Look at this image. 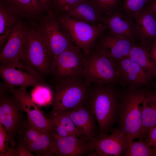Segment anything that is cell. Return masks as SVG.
<instances>
[{
  "instance_id": "1",
  "label": "cell",
  "mask_w": 156,
  "mask_h": 156,
  "mask_svg": "<svg viewBox=\"0 0 156 156\" xmlns=\"http://www.w3.org/2000/svg\"><path fill=\"white\" fill-rule=\"evenodd\" d=\"M91 87L86 103L96 118L98 126L97 136L111 132L117 122V108L122 88L116 85L96 83Z\"/></svg>"
},
{
  "instance_id": "2",
  "label": "cell",
  "mask_w": 156,
  "mask_h": 156,
  "mask_svg": "<svg viewBox=\"0 0 156 156\" xmlns=\"http://www.w3.org/2000/svg\"><path fill=\"white\" fill-rule=\"evenodd\" d=\"M149 88H122L117 108V128L133 140L140 139L142 130L141 104Z\"/></svg>"
},
{
  "instance_id": "3",
  "label": "cell",
  "mask_w": 156,
  "mask_h": 156,
  "mask_svg": "<svg viewBox=\"0 0 156 156\" xmlns=\"http://www.w3.org/2000/svg\"><path fill=\"white\" fill-rule=\"evenodd\" d=\"M56 82L51 88L53 108L49 113L57 114L86 103L91 86L83 78L66 79Z\"/></svg>"
},
{
  "instance_id": "4",
  "label": "cell",
  "mask_w": 156,
  "mask_h": 156,
  "mask_svg": "<svg viewBox=\"0 0 156 156\" xmlns=\"http://www.w3.org/2000/svg\"><path fill=\"white\" fill-rule=\"evenodd\" d=\"M37 30L53 61L74 44L68 31L50 10L35 21Z\"/></svg>"
},
{
  "instance_id": "5",
  "label": "cell",
  "mask_w": 156,
  "mask_h": 156,
  "mask_svg": "<svg viewBox=\"0 0 156 156\" xmlns=\"http://www.w3.org/2000/svg\"><path fill=\"white\" fill-rule=\"evenodd\" d=\"M24 110L8 90L1 83L0 88V122L7 132L9 144L15 150V138L27 120Z\"/></svg>"
},
{
  "instance_id": "6",
  "label": "cell",
  "mask_w": 156,
  "mask_h": 156,
  "mask_svg": "<svg viewBox=\"0 0 156 156\" xmlns=\"http://www.w3.org/2000/svg\"><path fill=\"white\" fill-rule=\"evenodd\" d=\"M52 12L67 30L73 43L86 55L88 54L93 50L98 38L107 29L102 24L93 25L75 20L64 12Z\"/></svg>"
},
{
  "instance_id": "7",
  "label": "cell",
  "mask_w": 156,
  "mask_h": 156,
  "mask_svg": "<svg viewBox=\"0 0 156 156\" xmlns=\"http://www.w3.org/2000/svg\"><path fill=\"white\" fill-rule=\"evenodd\" d=\"M82 78L89 84H119L114 61L94 49L85 55Z\"/></svg>"
},
{
  "instance_id": "8",
  "label": "cell",
  "mask_w": 156,
  "mask_h": 156,
  "mask_svg": "<svg viewBox=\"0 0 156 156\" xmlns=\"http://www.w3.org/2000/svg\"><path fill=\"white\" fill-rule=\"evenodd\" d=\"M1 63L0 76L3 85L8 89L47 84L42 76L24 63L5 61Z\"/></svg>"
},
{
  "instance_id": "9",
  "label": "cell",
  "mask_w": 156,
  "mask_h": 156,
  "mask_svg": "<svg viewBox=\"0 0 156 156\" xmlns=\"http://www.w3.org/2000/svg\"><path fill=\"white\" fill-rule=\"evenodd\" d=\"M29 21L27 49L21 62L28 65L43 77L51 73L52 60L37 30L35 21Z\"/></svg>"
},
{
  "instance_id": "10",
  "label": "cell",
  "mask_w": 156,
  "mask_h": 156,
  "mask_svg": "<svg viewBox=\"0 0 156 156\" xmlns=\"http://www.w3.org/2000/svg\"><path fill=\"white\" fill-rule=\"evenodd\" d=\"M85 54L75 44L57 56L52 62V73L56 81L82 78Z\"/></svg>"
},
{
  "instance_id": "11",
  "label": "cell",
  "mask_w": 156,
  "mask_h": 156,
  "mask_svg": "<svg viewBox=\"0 0 156 156\" xmlns=\"http://www.w3.org/2000/svg\"><path fill=\"white\" fill-rule=\"evenodd\" d=\"M114 62L120 85L131 89L156 87L154 78L128 57Z\"/></svg>"
},
{
  "instance_id": "12",
  "label": "cell",
  "mask_w": 156,
  "mask_h": 156,
  "mask_svg": "<svg viewBox=\"0 0 156 156\" xmlns=\"http://www.w3.org/2000/svg\"><path fill=\"white\" fill-rule=\"evenodd\" d=\"M134 42L120 35L112 34L106 29L98 38L94 49L113 61L128 57Z\"/></svg>"
},
{
  "instance_id": "13",
  "label": "cell",
  "mask_w": 156,
  "mask_h": 156,
  "mask_svg": "<svg viewBox=\"0 0 156 156\" xmlns=\"http://www.w3.org/2000/svg\"><path fill=\"white\" fill-rule=\"evenodd\" d=\"M22 19L6 42L0 54V61H21L28 46L29 21Z\"/></svg>"
},
{
  "instance_id": "14",
  "label": "cell",
  "mask_w": 156,
  "mask_h": 156,
  "mask_svg": "<svg viewBox=\"0 0 156 156\" xmlns=\"http://www.w3.org/2000/svg\"><path fill=\"white\" fill-rule=\"evenodd\" d=\"M110 133L97 136L91 140L94 150L99 156H122L132 139L117 127Z\"/></svg>"
},
{
  "instance_id": "15",
  "label": "cell",
  "mask_w": 156,
  "mask_h": 156,
  "mask_svg": "<svg viewBox=\"0 0 156 156\" xmlns=\"http://www.w3.org/2000/svg\"><path fill=\"white\" fill-rule=\"evenodd\" d=\"M51 131L53 138L54 156H90L95 151L91 141L83 136L62 137Z\"/></svg>"
},
{
  "instance_id": "16",
  "label": "cell",
  "mask_w": 156,
  "mask_h": 156,
  "mask_svg": "<svg viewBox=\"0 0 156 156\" xmlns=\"http://www.w3.org/2000/svg\"><path fill=\"white\" fill-rule=\"evenodd\" d=\"M27 114L28 120L33 126L44 132H50V122L36 106L29 95L26 88L19 87L8 89Z\"/></svg>"
},
{
  "instance_id": "17",
  "label": "cell",
  "mask_w": 156,
  "mask_h": 156,
  "mask_svg": "<svg viewBox=\"0 0 156 156\" xmlns=\"http://www.w3.org/2000/svg\"><path fill=\"white\" fill-rule=\"evenodd\" d=\"M100 21L111 34L123 36L134 42L138 40L134 20L120 8L106 16L101 17Z\"/></svg>"
},
{
  "instance_id": "18",
  "label": "cell",
  "mask_w": 156,
  "mask_h": 156,
  "mask_svg": "<svg viewBox=\"0 0 156 156\" xmlns=\"http://www.w3.org/2000/svg\"><path fill=\"white\" fill-rule=\"evenodd\" d=\"M66 111L83 136L91 141L97 135L98 126L96 118L86 103Z\"/></svg>"
},
{
  "instance_id": "19",
  "label": "cell",
  "mask_w": 156,
  "mask_h": 156,
  "mask_svg": "<svg viewBox=\"0 0 156 156\" xmlns=\"http://www.w3.org/2000/svg\"><path fill=\"white\" fill-rule=\"evenodd\" d=\"M134 20L140 43L149 47L156 42V16L148 4Z\"/></svg>"
},
{
  "instance_id": "20",
  "label": "cell",
  "mask_w": 156,
  "mask_h": 156,
  "mask_svg": "<svg viewBox=\"0 0 156 156\" xmlns=\"http://www.w3.org/2000/svg\"><path fill=\"white\" fill-rule=\"evenodd\" d=\"M142 130L140 139L146 140L149 130L156 126V87L151 88L141 104Z\"/></svg>"
},
{
  "instance_id": "21",
  "label": "cell",
  "mask_w": 156,
  "mask_h": 156,
  "mask_svg": "<svg viewBox=\"0 0 156 156\" xmlns=\"http://www.w3.org/2000/svg\"><path fill=\"white\" fill-rule=\"evenodd\" d=\"M22 19L11 7L0 0V50Z\"/></svg>"
},
{
  "instance_id": "22",
  "label": "cell",
  "mask_w": 156,
  "mask_h": 156,
  "mask_svg": "<svg viewBox=\"0 0 156 156\" xmlns=\"http://www.w3.org/2000/svg\"><path fill=\"white\" fill-rule=\"evenodd\" d=\"M63 12L77 21L93 25L101 24V17L89 0H84Z\"/></svg>"
},
{
  "instance_id": "23",
  "label": "cell",
  "mask_w": 156,
  "mask_h": 156,
  "mask_svg": "<svg viewBox=\"0 0 156 156\" xmlns=\"http://www.w3.org/2000/svg\"><path fill=\"white\" fill-rule=\"evenodd\" d=\"M128 57L154 78H156V66L150 58L149 47L134 42Z\"/></svg>"
},
{
  "instance_id": "24",
  "label": "cell",
  "mask_w": 156,
  "mask_h": 156,
  "mask_svg": "<svg viewBox=\"0 0 156 156\" xmlns=\"http://www.w3.org/2000/svg\"><path fill=\"white\" fill-rule=\"evenodd\" d=\"M9 5L23 18L36 21L45 13L40 10L32 0H0Z\"/></svg>"
},
{
  "instance_id": "25",
  "label": "cell",
  "mask_w": 156,
  "mask_h": 156,
  "mask_svg": "<svg viewBox=\"0 0 156 156\" xmlns=\"http://www.w3.org/2000/svg\"><path fill=\"white\" fill-rule=\"evenodd\" d=\"M27 145L31 152L38 156H54L53 138L51 131L42 133L38 140Z\"/></svg>"
},
{
  "instance_id": "26",
  "label": "cell",
  "mask_w": 156,
  "mask_h": 156,
  "mask_svg": "<svg viewBox=\"0 0 156 156\" xmlns=\"http://www.w3.org/2000/svg\"><path fill=\"white\" fill-rule=\"evenodd\" d=\"M124 156H153V148L148 142L139 139L136 141L132 140Z\"/></svg>"
},
{
  "instance_id": "27",
  "label": "cell",
  "mask_w": 156,
  "mask_h": 156,
  "mask_svg": "<svg viewBox=\"0 0 156 156\" xmlns=\"http://www.w3.org/2000/svg\"><path fill=\"white\" fill-rule=\"evenodd\" d=\"M31 95L32 100L39 105L43 106L51 104L52 89L47 84L35 87Z\"/></svg>"
},
{
  "instance_id": "28",
  "label": "cell",
  "mask_w": 156,
  "mask_h": 156,
  "mask_svg": "<svg viewBox=\"0 0 156 156\" xmlns=\"http://www.w3.org/2000/svg\"><path fill=\"white\" fill-rule=\"evenodd\" d=\"M45 116L47 118L53 119L63 125L71 135L77 137L83 136L77 130L66 110L55 114L49 113Z\"/></svg>"
},
{
  "instance_id": "29",
  "label": "cell",
  "mask_w": 156,
  "mask_h": 156,
  "mask_svg": "<svg viewBox=\"0 0 156 156\" xmlns=\"http://www.w3.org/2000/svg\"><path fill=\"white\" fill-rule=\"evenodd\" d=\"M101 17L106 16L120 8V0H89Z\"/></svg>"
},
{
  "instance_id": "30",
  "label": "cell",
  "mask_w": 156,
  "mask_h": 156,
  "mask_svg": "<svg viewBox=\"0 0 156 156\" xmlns=\"http://www.w3.org/2000/svg\"><path fill=\"white\" fill-rule=\"evenodd\" d=\"M151 0H123L120 8L134 20Z\"/></svg>"
},
{
  "instance_id": "31",
  "label": "cell",
  "mask_w": 156,
  "mask_h": 156,
  "mask_svg": "<svg viewBox=\"0 0 156 156\" xmlns=\"http://www.w3.org/2000/svg\"><path fill=\"white\" fill-rule=\"evenodd\" d=\"M43 132L33 126L27 120L17 135L27 145L38 140Z\"/></svg>"
},
{
  "instance_id": "32",
  "label": "cell",
  "mask_w": 156,
  "mask_h": 156,
  "mask_svg": "<svg viewBox=\"0 0 156 156\" xmlns=\"http://www.w3.org/2000/svg\"><path fill=\"white\" fill-rule=\"evenodd\" d=\"M8 137L2 124L0 122V156H15V150L9 146Z\"/></svg>"
},
{
  "instance_id": "33",
  "label": "cell",
  "mask_w": 156,
  "mask_h": 156,
  "mask_svg": "<svg viewBox=\"0 0 156 156\" xmlns=\"http://www.w3.org/2000/svg\"><path fill=\"white\" fill-rule=\"evenodd\" d=\"M84 0H51V10L54 12L64 11Z\"/></svg>"
},
{
  "instance_id": "34",
  "label": "cell",
  "mask_w": 156,
  "mask_h": 156,
  "mask_svg": "<svg viewBox=\"0 0 156 156\" xmlns=\"http://www.w3.org/2000/svg\"><path fill=\"white\" fill-rule=\"evenodd\" d=\"M16 145L15 149V156H34L26 144L18 135L16 137Z\"/></svg>"
},
{
  "instance_id": "35",
  "label": "cell",
  "mask_w": 156,
  "mask_h": 156,
  "mask_svg": "<svg viewBox=\"0 0 156 156\" xmlns=\"http://www.w3.org/2000/svg\"><path fill=\"white\" fill-rule=\"evenodd\" d=\"M47 119L50 121L51 131L56 135L62 137L71 135L66 128L62 124L53 119Z\"/></svg>"
},
{
  "instance_id": "36",
  "label": "cell",
  "mask_w": 156,
  "mask_h": 156,
  "mask_svg": "<svg viewBox=\"0 0 156 156\" xmlns=\"http://www.w3.org/2000/svg\"><path fill=\"white\" fill-rule=\"evenodd\" d=\"M36 6L46 13L51 9V0H32Z\"/></svg>"
},
{
  "instance_id": "37",
  "label": "cell",
  "mask_w": 156,
  "mask_h": 156,
  "mask_svg": "<svg viewBox=\"0 0 156 156\" xmlns=\"http://www.w3.org/2000/svg\"><path fill=\"white\" fill-rule=\"evenodd\" d=\"M145 140L147 141L151 146L156 148V126L149 130Z\"/></svg>"
},
{
  "instance_id": "38",
  "label": "cell",
  "mask_w": 156,
  "mask_h": 156,
  "mask_svg": "<svg viewBox=\"0 0 156 156\" xmlns=\"http://www.w3.org/2000/svg\"><path fill=\"white\" fill-rule=\"evenodd\" d=\"M150 58L156 66V42H153L149 47Z\"/></svg>"
},
{
  "instance_id": "39",
  "label": "cell",
  "mask_w": 156,
  "mask_h": 156,
  "mask_svg": "<svg viewBox=\"0 0 156 156\" xmlns=\"http://www.w3.org/2000/svg\"><path fill=\"white\" fill-rule=\"evenodd\" d=\"M148 4L156 16V0H151Z\"/></svg>"
},
{
  "instance_id": "40",
  "label": "cell",
  "mask_w": 156,
  "mask_h": 156,
  "mask_svg": "<svg viewBox=\"0 0 156 156\" xmlns=\"http://www.w3.org/2000/svg\"><path fill=\"white\" fill-rule=\"evenodd\" d=\"M153 156H156V148L153 147Z\"/></svg>"
}]
</instances>
